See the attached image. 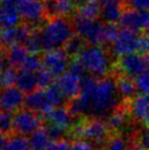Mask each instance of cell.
<instances>
[{"label":"cell","mask_w":149,"mask_h":150,"mask_svg":"<svg viewBox=\"0 0 149 150\" xmlns=\"http://www.w3.org/2000/svg\"><path fill=\"white\" fill-rule=\"evenodd\" d=\"M23 45L26 47V50H29L30 54H35L40 53L43 50V42H42V35L41 31L37 30H32V32L30 34L28 40L25 41Z\"/></svg>","instance_id":"28"},{"label":"cell","mask_w":149,"mask_h":150,"mask_svg":"<svg viewBox=\"0 0 149 150\" xmlns=\"http://www.w3.org/2000/svg\"><path fill=\"white\" fill-rule=\"evenodd\" d=\"M6 142H7V139L4 137V135L0 133V150H2V148H4V145H6Z\"/></svg>","instance_id":"41"},{"label":"cell","mask_w":149,"mask_h":150,"mask_svg":"<svg viewBox=\"0 0 149 150\" xmlns=\"http://www.w3.org/2000/svg\"><path fill=\"white\" fill-rule=\"evenodd\" d=\"M0 1H1V0H0ZM0 4H1V2H0Z\"/></svg>","instance_id":"44"},{"label":"cell","mask_w":149,"mask_h":150,"mask_svg":"<svg viewBox=\"0 0 149 150\" xmlns=\"http://www.w3.org/2000/svg\"><path fill=\"white\" fill-rule=\"evenodd\" d=\"M31 149L32 150H45L50 142V137L46 128H40L33 133L29 138Z\"/></svg>","instance_id":"24"},{"label":"cell","mask_w":149,"mask_h":150,"mask_svg":"<svg viewBox=\"0 0 149 150\" xmlns=\"http://www.w3.org/2000/svg\"><path fill=\"white\" fill-rule=\"evenodd\" d=\"M42 120L36 113L29 108L20 110L13 117V130L17 135H32L41 128Z\"/></svg>","instance_id":"9"},{"label":"cell","mask_w":149,"mask_h":150,"mask_svg":"<svg viewBox=\"0 0 149 150\" xmlns=\"http://www.w3.org/2000/svg\"><path fill=\"white\" fill-rule=\"evenodd\" d=\"M77 58L82 64L86 71L96 78L112 76L113 66L111 57L106 50L100 45H88Z\"/></svg>","instance_id":"3"},{"label":"cell","mask_w":149,"mask_h":150,"mask_svg":"<svg viewBox=\"0 0 149 150\" xmlns=\"http://www.w3.org/2000/svg\"><path fill=\"white\" fill-rule=\"evenodd\" d=\"M72 135L74 137L93 142L95 145H106L112 134L106 123L101 118L91 117L86 121L80 122L72 127Z\"/></svg>","instance_id":"5"},{"label":"cell","mask_w":149,"mask_h":150,"mask_svg":"<svg viewBox=\"0 0 149 150\" xmlns=\"http://www.w3.org/2000/svg\"><path fill=\"white\" fill-rule=\"evenodd\" d=\"M70 150H93V147L91 142L79 139V140H76L74 144H71Z\"/></svg>","instance_id":"39"},{"label":"cell","mask_w":149,"mask_h":150,"mask_svg":"<svg viewBox=\"0 0 149 150\" xmlns=\"http://www.w3.org/2000/svg\"><path fill=\"white\" fill-rule=\"evenodd\" d=\"M140 43L141 35H139L138 32L122 28L117 40L111 45V54L118 58L125 55L139 53Z\"/></svg>","instance_id":"8"},{"label":"cell","mask_w":149,"mask_h":150,"mask_svg":"<svg viewBox=\"0 0 149 150\" xmlns=\"http://www.w3.org/2000/svg\"><path fill=\"white\" fill-rule=\"evenodd\" d=\"M124 9H149V0H123Z\"/></svg>","instance_id":"36"},{"label":"cell","mask_w":149,"mask_h":150,"mask_svg":"<svg viewBox=\"0 0 149 150\" xmlns=\"http://www.w3.org/2000/svg\"><path fill=\"white\" fill-rule=\"evenodd\" d=\"M117 96L118 91L114 77L84 76L81 81V92L79 96L70 101L68 108L72 116L91 115L100 118L118 105Z\"/></svg>","instance_id":"1"},{"label":"cell","mask_w":149,"mask_h":150,"mask_svg":"<svg viewBox=\"0 0 149 150\" xmlns=\"http://www.w3.org/2000/svg\"><path fill=\"white\" fill-rule=\"evenodd\" d=\"M116 81V87L118 91V96H121L122 101H131L136 96L137 86L136 81L126 77V76H114Z\"/></svg>","instance_id":"21"},{"label":"cell","mask_w":149,"mask_h":150,"mask_svg":"<svg viewBox=\"0 0 149 150\" xmlns=\"http://www.w3.org/2000/svg\"><path fill=\"white\" fill-rule=\"evenodd\" d=\"M127 142L122 134L112 135L105 145V150H131V145L128 146Z\"/></svg>","instance_id":"29"},{"label":"cell","mask_w":149,"mask_h":150,"mask_svg":"<svg viewBox=\"0 0 149 150\" xmlns=\"http://www.w3.org/2000/svg\"><path fill=\"white\" fill-rule=\"evenodd\" d=\"M101 14V1L88 0L84 4L78 8V16L86 19L96 20Z\"/></svg>","instance_id":"25"},{"label":"cell","mask_w":149,"mask_h":150,"mask_svg":"<svg viewBox=\"0 0 149 150\" xmlns=\"http://www.w3.org/2000/svg\"><path fill=\"white\" fill-rule=\"evenodd\" d=\"M16 6L21 19L29 25L38 24L46 16L45 1L43 0H16Z\"/></svg>","instance_id":"10"},{"label":"cell","mask_w":149,"mask_h":150,"mask_svg":"<svg viewBox=\"0 0 149 150\" xmlns=\"http://www.w3.org/2000/svg\"><path fill=\"white\" fill-rule=\"evenodd\" d=\"M44 117L48 122V124L60 126L65 129L70 128L72 126V114L70 113L69 108L57 106L45 113Z\"/></svg>","instance_id":"20"},{"label":"cell","mask_w":149,"mask_h":150,"mask_svg":"<svg viewBox=\"0 0 149 150\" xmlns=\"http://www.w3.org/2000/svg\"><path fill=\"white\" fill-rule=\"evenodd\" d=\"M101 1V19L105 23L120 22L124 11L122 0H100Z\"/></svg>","instance_id":"19"},{"label":"cell","mask_w":149,"mask_h":150,"mask_svg":"<svg viewBox=\"0 0 149 150\" xmlns=\"http://www.w3.org/2000/svg\"><path fill=\"white\" fill-rule=\"evenodd\" d=\"M21 16L16 6V0H2L0 4V29L20 25Z\"/></svg>","instance_id":"17"},{"label":"cell","mask_w":149,"mask_h":150,"mask_svg":"<svg viewBox=\"0 0 149 150\" xmlns=\"http://www.w3.org/2000/svg\"><path fill=\"white\" fill-rule=\"evenodd\" d=\"M68 55L64 48L47 50L42 56L43 68L48 70L54 77H60L69 68L70 62L68 60Z\"/></svg>","instance_id":"11"},{"label":"cell","mask_w":149,"mask_h":150,"mask_svg":"<svg viewBox=\"0 0 149 150\" xmlns=\"http://www.w3.org/2000/svg\"><path fill=\"white\" fill-rule=\"evenodd\" d=\"M122 28L117 23H105L104 24V44L112 45L115 42L121 33Z\"/></svg>","instance_id":"31"},{"label":"cell","mask_w":149,"mask_h":150,"mask_svg":"<svg viewBox=\"0 0 149 150\" xmlns=\"http://www.w3.org/2000/svg\"><path fill=\"white\" fill-rule=\"evenodd\" d=\"M129 113L133 121L141 126L149 124V96L139 94L129 101Z\"/></svg>","instance_id":"15"},{"label":"cell","mask_w":149,"mask_h":150,"mask_svg":"<svg viewBox=\"0 0 149 150\" xmlns=\"http://www.w3.org/2000/svg\"><path fill=\"white\" fill-rule=\"evenodd\" d=\"M74 0H45L46 16L50 18H66L74 12Z\"/></svg>","instance_id":"18"},{"label":"cell","mask_w":149,"mask_h":150,"mask_svg":"<svg viewBox=\"0 0 149 150\" xmlns=\"http://www.w3.org/2000/svg\"><path fill=\"white\" fill-rule=\"evenodd\" d=\"M86 47H87V42L82 38H80L79 35L76 34L67 42L66 45L64 46V50L66 52L68 56L77 58Z\"/></svg>","instance_id":"26"},{"label":"cell","mask_w":149,"mask_h":150,"mask_svg":"<svg viewBox=\"0 0 149 150\" xmlns=\"http://www.w3.org/2000/svg\"><path fill=\"white\" fill-rule=\"evenodd\" d=\"M145 56L139 53L125 55L118 57L113 66L112 76H126L129 78H138L143 74L147 72Z\"/></svg>","instance_id":"7"},{"label":"cell","mask_w":149,"mask_h":150,"mask_svg":"<svg viewBox=\"0 0 149 150\" xmlns=\"http://www.w3.org/2000/svg\"><path fill=\"white\" fill-rule=\"evenodd\" d=\"M42 67H43V65H42V58H40V57L35 54H30L28 59L25 60L24 65H23L22 68H20V69H25V70L37 72Z\"/></svg>","instance_id":"34"},{"label":"cell","mask_w":149,"mask_h":150,"mask_svg":"<svg viewBox=\"0 0 149 150\" xmlns=\"http://www.w3.org/2000/svg\"><path fill=\"white\" fill-rule=\"evenodd\" d=\"M98 150H105V149H98Z\"/></svg>","instance_id":"43"},{"label":"cell","mask_w":149,"mask_h":150,"mask_svg":"<svg viewBox=\"0 0 149 150\" xmlns=\"http://www.w3.org/2000/svg\"><path fill=\"white\" fill-rule=\"evenodd\" d=\"M2 150H32L30 140L25 136L16 135L7 139Z\"/></svg>","instance_id":"27"},{"label":"cell","mask_w":149,"mask_h":150,"mask_svg":"<svg viewBox=\"0 0 149 150\" xmlns=\"http://www.w3.org/2000/svg\"><path fill=\"white\" fill-rule=\"evenodd\" d=\"M32 29L29 24H21L13 28L0 29V47H10L14 44H24Z\"/></svg>","instance_id":"13"},{"label":"cell","mask_w":149,"mask_h":150,"mask_svg":"<svg viewBox=\"0 0 149 150\" xmlns=\"http://www.w3.org/2000/svg\"><path fill=\"white\" fill-rule=\"evenodd\" d=\"M72 23L66 18H53L41 31L43 50L64 48L67 42L74 35Z\"/></svg>","instance_id":"2"},{"label":"cell","mask_w":149,"mask_h":150,"mask_svg":"<svg viewBox=\"0 0 149 150\" xmlns=\"http://www.w3.org/2000/svg\"><path fill=\"white\" fill-rule=\"evenodd\" d=\"M65 96L56 84H52L46 89H36L25 96V106L33 112L45 114L52 108L60 106L65 101Z\"/></svg>","instance_id":"4"},{"label":"cell","mask_w":149,"mask_h":150,"mask_svg":"<svg viewBox=\"0 0 149 150\" xmlns=\"http://www.w3.org/2000/svg\"><path fill=\"white\" fill-rule=\"evenodd\" d=\"M16 86H17L23 93H28V94H29L31 92L35 91L37 88H38L37 87L36 72L25 70V69L18 70Z\"/></svg>","instance_id":"22"},{"label":"cell","mask_w":149,"mask_h":150,"mask_svg":"<svg viewBox=\"0 0 149 150\" xmlns=\"http://www.w3.org/2000/svg\"><path fill=\"white\" fill-rule=\"evenodd\" d=\"M23 104H25L24 93L18 87L4 88L0 92V106L4 111L11 113L18 110L20 111Z\"/></svg>","instance_id":"16"},{"label":"cell","mask_w":149,"mask_h":150,"mask_svg":"<svg viewBox=\"0 0 149 150\" xmlns=\"http://www.w3.org/2000/svg\"><path fill=\"white\" fill-rule=\"evenodd\" d=\"M122 1H123V0H122Z\"/></svg>","instance_id":"47"},{"label":"cell","mask_w":149,"mask_h":150,"mask_svg":"<svg viewBox=\"0 0 149 150\" xmlns=\"http://www.w3.org/2000/svg\"><path fill=\"white\" fill-rule=\"evenodd\" d=\"M123 29L139 32L149 29V10L143 9H124L120 20Z\"/></svg>","instance_id":"12"},{"label":"cell","mask_w":149,"mask_h":150,"mask_svg":"<svg viewBox=\"0 0 149 150\" xmlns=\"http://www.w3.org/2000/svg\"><path fill=\"white\" fill-rule=\"evenodd\" d=\"M83 77L77 75L70 70H67L64 75L58 77L55 84L59 88V90L62 91L66 99L74 100L77 96H79L80 92H81V81H82Z\"/></svg>","instance_id":"14"},{"label":"cell","mask_w":149,"mask_h":150,"mask_svg":"<svg viewBox=\"0 0 149 150\" xmlns=\"http://www.w3.org/2000/svg\"><path fill=\"white\" fill-rule=\"evenodd\" d=\"M72 26L77 35L89 45L101 46L104 44V24L102 22L77 16L72 20Z\"/></svg>","instance_id":"6"},{"label":"cell","mask_w":149,"mask_h":150,"mask_svg":"<svg viewBox=\"0 0 149 150\" xmlns=\"http://www.w3.org/2000/svg\"><path fill=\"white\" fill-rule=\"evenodd\" d=\"M137 89L140 90L144 94L149 96V71L143 74L136 79Z\"/></svg>","instance_id":"37"},{"label":"cell","mask_w":149,"mask_h":150,"mask_svg":"<svg viewBox=\"0 0 149 150\" xmlns=\"http://www.w3.org/2000/svg\"><path fill=\"white\" fill-rule=\"evenodd\" d=\"M11 65H10V62H9L7 52L0 50V71L4 70V69H6V68H8Z\"/></svg>","instance_id":"40"},{"label":"cell","mask_w":149,"mask_h":150,"mask_svg":"<svg viewBox=\"0 0 149 150\" xmlns=\"http://www.w3.org/2000/svg\"><path fill=\"white\" fill-rule=\"evenodd\" d=\"M45 128H46V130H47V133H48L52 140H59V139H62V137H64L67 133V129L62 128L60 126L53 125V124H48Z\"/></svg>","instance_id":"35"},{"label":"cell","mask_w":149,"mask_h":150,"mask_svg":"<svg viewBox=\"0 0 149 150\" xmlns=\"http://www.w3.org/2000/svg\"><path fill=\"white\" fill-rule=\"evenodd\" d=\"M131 150H146V149H144L143 147L138 146L136 144H132V145H131Z\"/></svg>","instance_id":"42"},{"label":"cell","mask_w":149,"mask_h":150,"mask_svg":"<svg viewBox=\"0 0 149 150\" xmlns=\"http://www.w3.org/2000/svg\"><path fill=\"white\" fill-rule=\"evenodd\" d=\"M13 117L11 112H4L0 113V133L1 134H8L13 130Z\"/></svg>","instance_id":"33"},{"label":"cell","mask_w":149,"mask_h":150,"mask_svg":"<svg viewBox=\"0 0 149 150\" xmlns=\"http://www.w3.org/2000/svg\"><path fill=\"white\" fill-rule=\"evenodd\" d=\"M17 75L18 71L12 66L1 70L0 71V87H13V84H16V81H17Z\"/></svg>","instance_id":"30"},{"label":"cell","mask_w":149,"mask_h":150,"mask_svg":"<svg viewBox=\"0 0 149 150\" xmlns=\"http://www.w3.org/2000/svg\"><path fill=\"white\" fill-rule=\"evenodd\" d=\"M0 108H1V106H0Z\"/></svg>","instance_id":"45"},{"label":"cell","mask_w":149,"mask_h":150,"mask_svg":"<svg viewBox=\"0 0 149 150\" xmlns=\"http://www.w3.org/2000/svg\"><path fill=\"white\" fill-rule=\"evenodd\" d=\"M36 77L38 89H46V88L50 87L53 84V81H54L55 78L50 71L46 70L45 68H43V67L36 72Z\"/></svg>","instance_id":"32"},{"label":"cell","mask_w":149,"mask_h":150,"mask_svg":"<svg viewBox=\"0 0 149 150\" xmlns=\"http://www.w3.org/2000/svg\"><path fill=\"white\" fill-rule=\"evenodd\" d=\"M7 55H8L9 62H10L11 66L22 68L25 60L29 57L30 53L23 44H14V45L8 47Z\"/></svg>","instance_id":"23"},{"label":"cell","mask_w":149,"mask_h":150,"mask_svg":"<svg viewBox=\"0 0 149 150\" xmlns=\"http://www.w3.org/2000/svg\"><path fill=\"white\" fill-rule=\"evenodd\" d=\"M71 144L66 139L53 140L45 150H70Z\"/></svg>","instance_id":"38"},{"label":"cell","mask_w":149,"mask_h":150,"mask_svg":"<svg viewBox=\"0 0 149 150\" xmlns=\"http://www.w3.org/2000/svg\"><path fill=\"white\" fill-rule=\"evenodd\" d=\"M1 1H2V0H1Z\"/></svg>","instance_id":"46"}]
</instances>
